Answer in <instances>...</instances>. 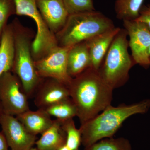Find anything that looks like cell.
<instances>
[{
	"mask_svg": "<svg viewBox=\"0 0 150 150\" xmlns=\"http://www.w3.org/2000/svg\"><path fill=\"white\" fill-rule=\"evenodd\" d=\"M85 150H132L130 142L123 137L106 138L85 148Z\"/></svg>",
	"mask_w": 150,
	"mask_h": 150,
	"instance_id": "cell-20",
	"label": "cell"
},
{
	"mask_svg": "<svg viewBox=\"0 0 150 150\" xmlns=\"http://www.w3.org/2000/svg\"><path fill=\"white\" fill-rule=\"evenodd\" d=\"M135 21L144 23L150 30V4L143 5L140 9L139 16Z\"/></svg>",
	"mask_w": 150,
	"mask_h": 150,
	"instance_id": "cell-24",
	"label": "cell"
},
{
	"mask_svg": "<svg viewBox=\"0 0 150 150\" xmlns=\"http://www.w3.org/2000/svg\"><path fill=\"white\" fill-rule=\"evenodd\" d=\"M150 108V99L131 105H111L96 116L81 125V143L84 148L100 140L114 136L126 119L137 114H144Z\"/></svg>",
	"mask_w": 150,
	"mask_h": 150,
	"instance_id": "cell-2",
	"label": "cell"
},
{
	"mask_svg": "<svg viewBox=\"0 0 150 150\" xmlns=\"http://www.w3.org/2000/svg\"><path fill=\"white\" fill-rule=\"evenodd\" d=\"M66 134L62 126V121L58 119L41 134L35 142L36 147L42 150H58L66 144Z\"/></svg>",
	"mask_w": 150,
	"mask_h": 150,
	"instance_id": "cell-17",
	"label": "cell"
},
{
	"mask_svg": "<svg viewBox=\"0 0 150 150\" xmlns=\"http://www.w3.org/2000/svg\"><path fill=\"white\" fill-rule=\"evenodd\" d=\"M0 125L10 150H30L33 147L36 136L30 133L16 116L4 113Z\"/></svg>",
	"mask_w": 150,
	"mask_h": 150,
	"instance_id": "cell-10",
	"label": "cell"
},
{
	"mask_svg": "<svg viewBox=\"0 0 150 150\" xmlns=\"http://www.w3.org/2000/svg\"><path fill=\"white\" fill-rule=\"evenodd\" d=\"M15 44V58L11 72L18 77L28 98L34 96L42 80L38 74L31 50L32 35L17 18L12 23Z\"/></svg>",
	"mask_w": 150,
	"mask_h": 150,
	"instance_id": "cell-4",
	"label": "cell"
},
{
	"mask_svg": "<svg viewBox=\"0 0 150 150\" xmlns=\"http://www.w3.org/2000/svg\"><path fill=\"white\" fill-rule=\"evenodd\" d=\"M123 26L129 36V47L135 64L145 69L150 67L149 49L150 30L144 23L137 21H123Z\"/></svg>",
	"mask_w": 150,
	"mask_h": 150,
	"instance_id": "cell-9",
	"label": "cell"
},
{
	"mask_svg": "<svg viewBox=\"0 0 150 150\" xmlns=\"http://www.w3.org/2000/svg\"><path fill=\"white\" fill-rule=\"evenodd\" d=\"M16 118L33 135L42 134L52 125L54 120L46 110H29L17 115Z\"/></svg>",
	"mask_w": 150,
	"mask_h": 150,
	"instance_id": "cell-14",
	"label": "cell"
},
{
	"mask_svg": "<svg viewBox=\"0 0 150 150\" xmlns=\"http://www.w3.org/2000/svg\"><path fill=\"white\" fill-rule=\"evenodd\" d=\"M28 98L18 77L11 71L0 77V103L4 113L17 115L30 110Z\"/></svg>",
	"mask_w": 150,
	"mask_h": 150,
	"instance_id": "cell-7",
	"label": "cell"
},
{
	"mask_svg": "<svg viewBox=\"0 0 150 150\" xmlns=\"http://www.w3.org/2000/svg\"><path fill=\"white\" fill-rule=\"evenodd\" d=\"M38 11L47 26L56 34L64 26L69 14L63 0H36Z\"/></svg>",
	"mask_w": 150,
	"mask_h": 150,
	"instance_id": "cell-12",
	"label": "cell"
},
{
	"mask_svg": "<svg viewBox=\"0 0 150 150\" xmlns=\"http://www.w3.org/2000/svg\"><path fill=\"white\" fill-rule=\"evenodd\" d=\"M121 29L115 27L86 41L91 59V67L99 70L112 40Z\"/></svg>",
	"mask_w": 150,
	"mask_h": 150,
	"instance_id": "cell-13",
	"label": "cell"
},
{
	"mask_svg": "<svg viewBox=\"0 0 150 150\" xmlns=\"http://www.w3.org/2000/svg\"><path fill=\"white\" fill-rule=\"evenodd\" d=\"M115 27L110 19L94 10L69 15L55 36L58 46L71 47Z\"/></svg>",
	"mask_w": 150,
	"mask_h": 150,
	"instance_id": "cell-3",
	"label": "cell"
},
{
	"mask_svg": "<svg viewBox=\"0 0 150 150\" xmlns=\"http://www.w3.org/2000/svg\"><path fill=\"white\" fill-rule=\"evenodd\" d=\"M16 15L32 19L37 32L33 40L31 50L34 62L42 59L58 46L56 36L49 29L38 8L36 0H13Z\"/></svg>",
	"mask_w": 150,
	"mask_h": 150,
	"instance_id": "cell-6",
	"label": "cell"
},
{
	"mask_svg": "<svg viewBox=\"0 0 150 150\" xmlns=\"http://www.w3.org/2000/svg\"><path fill=\"white\" fill-rule=\"evenodd\" d=\"M126 30L121 28L115 35L98 71L113 90L127 82L129 72L135 63L128 51L129 40Z\"/></svg>",
	"mask_w": 150,
	"mask_h": 150,
	"instance_id": "cell-5",
	"label": "cell"
},
{
	"mask_svg": "<svg viewBox=\"0 0 150 150\" xmlns=\"http://www.w3.org/2000/svg\"><path fill=\"white\" fill-rule=\"evenodd\" d=\"M30 150H42L41 149H38L37 147L34 148L33 147L32 149H31Z\"/></svg>",
	"mask_w": 150,
	"mask_h": 150,
	"instance_id": "cell-28",
	"label": "cell"
},
{
	"mask_svg": "<svg viewBox=\"0 0 150 150\" xmlns=\"http://www.w3.org/2000/svg\"><path fill=\"white\" fill-rule=\"evenodd\" d=\"M71 47L58 46L42 59L34 62L38 75L56 80L69 87L73 78L68 71V55Z\"/></svg>",
	"mask_w": 150,
	"mask_h": 150,
	"instance_id": "cell-8",
	"label": "cell"
},
{
	"mask_svg": "<svg viewBox=\"0 0 150 150\" xmlns=\"http://www.w3.org/2000/svg\"><path fill=\"white\" fill-rule=\"evenodd\" d=\"M69 14L95 10L93 0H63Z\"/></svg>",
	"mask_w": 150,
	"mask_h": 150,
	"instance_id": "cell-22",
	"label": "cell"
},
{
	"mask_svg": "<svg viewBox=\"0 0 150 150\" xmlns=\"http://www.w3.org/2000/svg\"><path fill=\"white\" fill-rule=\"evenodd\" d=\"M149 59H150V47L149 48Z\"/></svg>",
	"mask_w": 150,
	"mask_h": 150,
	"instance_id": "cell-29",
	"label": "cell"
},
{
	"mask_svg": "<svg viewBox=\"0 0 150 150\" xmlns=\"http://www.w3.org/2000/svg\"><path fill=\"white\" fill-rule=\"evenodd\" d=\"M69 89L81 125L111 105L113 89L91 67L73 78Z\"/></svg>",
	"mask_w": 150,
	"mask_h": 150,
	"instance_id": "cell-1",
	"label": "cell"
},
{
	"mask_svg": "<svg viewBox=\"0 0 150 150\" xmlns=\"http://www.w3.org/2000/svg\"><path fill=\"white\" fill-rule=\"evenodd\" d=\"M15 58V44L12 23L5 28L0 39V77L11 71Z\"/></svg>",
	"mask_w": 150,
	"mask_h": 150,
	"instance_id": "cell-16",
	"label": "cell"
},
{
	"mask_svg": "<svg viewBox=\"0 0 150 150\" xmlns=\"http://www.w3.org/2000/svg\"><path fill=\"white\" fill-rule=\"evenodd\" d=\"M68 71L74 78L91 67V59L86 41L73 46L68 55Z\"/></svg>",
	"mask_w": 150,
	"mask_h": 150,
	"instance_id": "cell-15",
	"label": "cell"
},
{
	"mask_svg": "<svg viewBox=\"0 0 150 150\" xmlns=\"http://www.w3.org/2000/svg\"><path fill=\"white\" fill-rule=\"evenodd\" d=\"M144 0H116L115 11L116 17L121 20L135 21Z\"/></svg>",
	"mask_w": 150,
	"mask_h": 150,
	"instance_id": "cell-18",
	"label": "cell"
},
{
	"mask_svg": "<svg viewBox=\"0 0 150 150\" xmlns=\"http://www.w3.org/2000/svg\"><path fill=\"white\" fill-rule=\"evenodd\" d=\"M33 96L35 106L38 109L44 110L70 98L69 87L59 81L50 78L42 79Z\"/></svg>",
	"mask_w": 150,
	"mask_h": 150,
	"instance_id": "cell-11",
	"label": "cell"
},
{
	"mask_svg": "<svg viewBox=\"0 0 150 150\" xmlns=\"http://www.w3.org/2000/svg\"><path fill=\"white\" fill-rule=\"evenodd\" d=\"M58 150H70L69 149V148L67 147V146H66V144L64 145V146H62L61 147L59 148V149Z\"/></svg>",
	"mask_w": 150,
	"mask_h": 150,
	"instance_id": "cell-26",
	"label": "cell"
},
{
	"mask_svg": "<svg viewBox=\"0 0 150 150\" xmlns=\"http://www.w3.org/2000/svg\"><path fill=\"white\" fill-rule=\"evenodd\" d=\"M6 137L3 132H0V150H10Z\"/></svg>",
	"mask_w": 150,
	"mask_h": 150,
	"instance_id": "cell-25",
	"label": "cell"
},
{
	"mask_svg": "<svg viewBox=\"0 0 150 150\" xmlns=\"http://www.w3.org/2000/svg\"><path fill=\"white\" fill-rule=\"evenodd\" d=\"M14 14L16 8L13 0H0V39L9 18Z\"/></svg>",
	"mask_w": 150,
	"mask_h": 150,
	"instance_id": "cell-23",
	"label": "cell"
},
{
	"mask_svg": "<svg viewBox=\"0 0 150 150\" xmlns=\"http://www.w3.org/2000/svg\"><path fill=\"white\" fill-rule=\"evenodd\" d=\"M62 121V128L67 137L66 146L70 150H79L82 144L81 134L79 129L76 127L73 118Z\"/></svg>",
	"mask_w": 150,
	"mask_h": 150,
	"instance_id": "cell-21",
	"label": "cell"
},
{
	"mask_svg": "<svg viewBox=\"0 0 150 150\" xmlns=\"http://www.w3.org/2000/svg\"><path fill=\"white\" fill-rule=\"evenodd\" d=\"M4 114V111L2 108L1 105V103H0V121H1V118H2V116L3 114Z\"/></svg>",
	"mask_w": 150,
	"mask_h": 150,
	"instance_id": "cell-27",
	"label": "cell"
},
{
	"mask_svg": "<svg viewBox=\"0 0 150 150\" xmlns=\"http://www.w3.org/2000/svg\"><path fill=\"white\" fill-rule=\"evenodd\" d=\"M46 110L49 115L60 121L71 119L77 116V110L71 98L51 105Z\"/></svg>",
	"mask_w": 150,
	"mask_h": 150,
	"instance_id": "cell-19",
	"label": "cell"
}]
</instances>
